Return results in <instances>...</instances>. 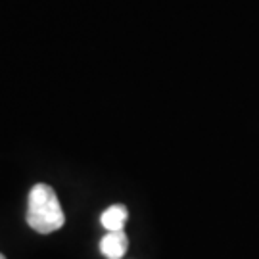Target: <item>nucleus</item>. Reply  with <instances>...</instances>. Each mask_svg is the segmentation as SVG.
<instances>
[{"instance_id":"1","label":"nucleus","mask_w":259,"mask_h":259,"mask_svg":"<svg viewBox=\"0 0 259 259\" xmlns=\"http://www.w3.org/2000/svg\"><path fill=\"white\" fill-rule=\"evenodd\" d=\"M65 223L62 204L56 196L54 188L45 183H38L31 188L27 198V225L38 234H50L60 231Z\"/></svg>"},{"instance_id":"4","label":"nucleus","mask_w":259,"mask_h":259,"mask_svg":"<svg viewBox=\"0 0 259 259\" xmlns=\"http://www.w3.org/2000/svg\"><path fill=\"white\" fill-rule=\"evenodd\" d=\"M0 259H6V257H4V255H2V253H0Z\"/></svg>"},{"instance_id":"3","label":"nucleus","mask_w":259,"mask_h":259,"mask_svg":"<svg viewBox=\"0 0 259 259\" xmlns=\"http://www.w3.org/2000/svg\"><path fill=\"white\" fill-rule=\"evenodd\" d=\"M127 219H129L127 207L123 204H115L102 213V219L100 221H102L104 229H108L110 232H117V231H123Z\"/></svg>"},{"instance_id":"2","label":"nucleus","mask_w":259,"mask_h":259,"mask_svg":"<svg viewBox=\"0 0 259 259\" xmlns=\"http://www.w3.org/2000/svg\"><path fill=\"white\" fill-rule=\"evenodd\" d=\"M129 250V238L123 231L110 232L100 240V251L108 259H121Z\"/></svg>"}]
</instances>
